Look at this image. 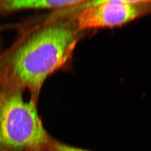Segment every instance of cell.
Returning <instances> with one entry per match:
<instances>
[{"label": "cell", "instance_id": "3957f363", "mask_svg": "<svg viewBox=\"0 0 151 151\" xmlns=\"http://www.w3.org/2000/svg\"><path fill=\"white\" fill-rule=\"evenodd\" d=\"M150 1H96L84 9L78 17L80 29L113 27L134 20L139 15L138 6Z\"/></svg>", "mask_w": 151, "mask_h": 151}, {"label": "cell", "instance_id": "7a4b0ae2", "mask_svg": "<svg viewBox=\"0 0 151 151\" xmlns=\"http://www.w3.org/2000/svg\"><path fill=\"white\" fill-rule=\"evenodd\" d=\"M50 137L35 102L20 93L6 97L0 107V146L6 151H44Z\"/></svg>", "mask_w": 151, "mask_h": 151}, {"label": "cell", "instance_id": "5b68a950", "mask_svg": "<svg viewBox=\"0 0 151 151\" xmlns=\"http://www.w3.org/2000/svg\"><path fill=\"white\" fill-rule=\"evenodd\" d=\"M44 151H91L73 147L50 137Z\"/></svg>", "mask_w": 151, "mask_h": 151}, {"label": "cell", "instance_id": "6da1fadb", "mask_svg": "<svg viewBox=\"0 0 151 151\" xmlns=\"http://www.w3.org/2000/svg\"><path fill=\"white\" fill-rule=\"evenodd\" d=\"M76 42L74 33L68 27H45L16 52L12 62L14 74L23 85L38 90L47 76L67 60Z\"/></svg>", "mask_w": 151, "mask_h": 151}, {"label": "cell", "instance_id": "277c9868", "mask_svg": "<svg viewBox=\"0 0 151 151\" xmlns=\"http://www.w3.org/2000/svg\"><path fill=\"white\" fill-rule=\"evenodd\" d=\"M86 1H47V0H14L4 4L6 9H54L71 7L84 3Z\"/></svg>", "mask_w": 151, "mask_h": 151}, {"label": "cell", "instance_id": "52a82bcc", "mask_svg": "<svg viewBox=\"0 0 151 151\" xmlns=\"http://www.w3.org/2000/svg\"><path fill=\"white\" fill-rule=\"evenodd\" d=\"M1 102H0V107H1Z\"/></svg>", "mask_w": 151, "mask_h": 151}, {"label": "cell", "instance_id": "8992f818", "mask_svg": "<svg viewBox=\"0 0 151 151\" xmlns=\"http://www.w3.org/2000/svg\"><path fill=\"white\" fill-rule=\"evenodd\" d=\"M32 151V150H27V151Z\"/></svg>", "mask_w": 151, "mask_h": 151}]
</instances>
